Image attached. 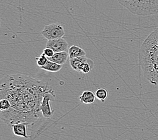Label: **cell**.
Instances as JSON below:
<instances>
[{"instance_id": "cell-6", "label": "cell", "mask_w": 158, "mask_h": 140, "mask_svg": "<svg viewBox=\"0 0 158 140\" xmlns=\"http://www.w3.org/2000/svg\"><path fill=\"white\" fill-rule=\"evenodd\" d=\"M46 47L52 49L55 53L67 51V49H68V43L63 38H60L48 40L46 44Z\"/></svg>"}, {"instance_id": "cell-12", "label": "cell", "mask_w": 158, "mask_h": 140, "mask_svg": "<svg viewBox=\"0 0 158 140\" xmlns=\"http://www.w3.org/2000/svg\"><path fill=\"white\" fill-rule=\"evenodd\" d=\"M40 68L43 70L50 71V72H57V71H59L61 70L62 65H59V64L48 60L46 65L41 67Z\"/></svg>"}, {"instance_id": "cell-4", "label": "cell", "mask_w": 158, "mask_h": 140, "mask_svg": "<svg viewBox=\"0 0 158 140\" xmlns=\"http://www.w3.org/2000/svg\"><path fill=\"white\" fill-rule=\"evenodd\" d=\"M45 39L48 40L60 39L65 35V32L63 26L59 23H52L46 25L41 32Z\"/></svg>"}, {"instance_id": "cell-8", "label": "cell", "mask_w": 158, "mask_h": 140, "mask_svg": "<svg viewBox=\"0 0 158 140\" xmlns=\"http://www.w3.org/2000/svg\"><path fill=\"white\" fill-rule=\"evenodd\" d=\"M68 57H69V53L67 51H62L59 53H55V54L51 57L48 59L52 62H55L56 63L59 64V65L63 66L67 62Z\"/></svg>"}, {"instance_id": "cell-10", "label": "cell", "mask_w": 158, "mask_h": 140, "mask_svg": "<svg viewBox=\"0 0 158 140\" xmlns=\"http://www.w3.org/2000/svg\"><path fill=\"white\" fill-rule=\"evenodd\" d=\"M96 94L91 90H85L80 96V100L84 104H92L96 99Z\"/></svg>"}, {"instance_id": "cell-13", "label": "cell", "mask_w": 158, "mask_h": 140, "mask_svg": "<svg viewBox=\"0 0 158 140\" xmlns=\"http://www.w3.org/2000/svg\"><path fill=\"white\" fill-rule=\"evenodd\" d=\"M96 96L97 99L100 100L102 103H104L108 96V90L104 88H100L96 91Z\"/></svg>"}, {"instance_id": "cell-1", "label": "cell", "mask_w": 158, "mask_h": 140, "mask_svg": "<svg viewBox=\"0 0 158 140\" xmlns=\"http://www.w3.org/2000/svg\"><path fill=\"white\" fill-rule=\"evenodd\" d=\"M47 93H55L47 82L27 75H7L1 79L0 98L9 100L12 107L1 112V119L11 127L19 123H35L43 117L40 105Z\"/></svg>"}, {"instance_id": "cell-7", "label": "cell", "mask_w": 158, "mask_h": 140, "mask_svg": "<svg viewBox=\"0 0 158 140\" xmlns=\"http://www.w3.org/2000/svg\"><path fill=\"white\" fill-rule=\"evenodd\" d=\"M28 125L26 123H19L13 125L12 128L14 135L26 139L32 138V135L28 134Z\"/></svg>"}, {"instance_id": "cell-16", "label": "cell", "mask_w": 158, "mask_h": 140, "mask_svg": "<svg viewBox=\"0 0 158 140\" xmlns=\"http://www.w3.org/2000/svg\"><path fill=\"white\" fill-rule=\"evenodd\" d=\"M43 53L45 56H47L48 58H49V57H51L55 54V52H54L53 50H52V49L48 48V47H46L43 50Z\"/></svg>"}, {"instance_id": "cell-3", "label": "cell", "mask_w": 158, "mask_h": 140, "mask_svg": "<svg viewBox=\"0 0 158 140\" xmlns=\"http://www.w3.org/2000/svg\"><path fill=\"white\" fill-rule=\"evenodd\" d=\"M118 2L131 13L138 16L158 14V0H118Z\"/></svg>"}, {"instance_id": "cell-5", "label": "cell", "mask_w": 158, "mask_h": 140, "mask_svg": "<svg viewBox=\"0 0 158 140\" xmlns=\"http://www.w3.org/2000/svg\"><path fill=\"white\" fill-rule=\"evenodd\" d=\"M55 97V93H47L43 97L40 105V111L43 117L45 119H50L54 114V110L51 107V102L54 100Z\"/></svg>"}, {"instance_id": "cell-2", "label": "cell", "mask_w": 158, "mask_h": 140, "mask_svg": "<svg viewBox=\"0 0 158 140\" xmlns=\"http://www.w3.org/2000/svg\"><path fill=\"white\" fill-rule=\"evenodd\" d=\"M139 65L144 77L154 86H158V27L149 34L142 43L139 53Z\"/></svg>"}, {"instance_id": "cell-15", "label": "cell", "mask_w": 158, "mask_h": 140, "mask_svg": "<svg viewBox=\"0 0 158 140\" xmlns=\"http://www.w3.org/2000/svg\"><path fill=\"white\" fill-rule=\"evenodd\" d=\"M36 61L38 66L41 67L46 65L47 62L48 61V59L47 56H45L43 53H42L39 57H36Z\"/></svg>"}, {"instance_id": "cell-9", "label": "cell", "mask_w": 158, "mask_h": 140, "mask_svg": "<svg viewBox=\"0 0 158 140\" xmlns=\"http://www.w3.org/2000/svg\"><path fill=\"white\" fill-rule=\"evenodd\" d=\"M88 60V58L86 57L85 56L78 57L70 59L69 63L71 67L73 68L74 70H76L78 72H81V67L84 63Z\"/></svg>"}, {"instance_id": "cell-11", "label": "cell", "mask_w": 158, "mask_h": 140, "mask_svg": "<svg viewBox=\"0 0 158 140\" xmlns=\"http://www.w3.org/2000/svg\"><path fill=\"white\" fill-rule=\"evenodd\" d=\"M68 53L70 59L78 57L85 56L86 55V53L84 49L77 46V45H72V46L69 49Z\"/></svg>"}, {"instance_id": "cell-14", "label": "cell", "mask_w": 158, "mask_h": 140, "mask_svg": "<svg viewBox=\"0 0 158 140\" xmlns=\"http://www.w3.org/2000/svg\"><path fill=\"white\" fill-rule=\"evenodd\" d=\"M12 105H11L9 100H7V98H1V100H0V111L1 112L9 111Z\"/></svg>"}]
</instances>
